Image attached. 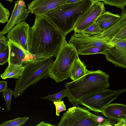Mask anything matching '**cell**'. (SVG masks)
Wrapping results in <instances>:
<instances>
[{"label":"cell","mask_w":126,"mask_h":126,"mask_svg":"<svg viewBox=\"0 0 126 126\" xmlns=\"http://www.w3.org/2000/svg\"><path fill=\"white\" fill-rule=\"evenodd\" d=\"M65 37L43 16L36 15L34 24L29 30L28 51L34 59L53 58L59 50Z\"/></svg>","instance_id":"obj_1"},{"label":"cell","mask_w":126,"mask_h":126,"mask_svg":"<svg viewBox=\"0 0 126 126\" xmlns=\"http://www.w3.org/2000/svg\"><path fill=\"white\" fill-rule=\"evenodd\" d=\"M109 76L101 70L89 71L85 75L72 81L65 82L68 101L73 106L78 105L81 97L94 92L108 88Z\"/></svg>","instance_id":"obj_2"},{"label":"cell","mask_w":126,"mask_h":126,"mask_svg":"<svg viewBox=\"0 0 126 126\" xmlns=\"http://www.w3.org/2000/svg\"><path fill=\"white\" fill-rule=\"evenodd\" d=\"M92 3L88 0H82L75 3H65L42 15L55 25L66 36L72 31L81 15Z\"/></svg>","instance_id":"obj_3"},{"label":"cell","mask_w":126,"mask_h":126,"mask_svg":"<svg viewBox=\"0 0 126 126\" xmlns=\"http://www.w3.org/2000/svg\"><path fill=\"white\" fill-rule=\"evenodd\" d=\"M53 58L32 59L24 63L23 73L16 81L13 94L15 98L21 96L29 86L49 77V71L53 62Z\"/></svg>","instance_id":"obj_4"},{"label":"cell","mask_w":126,"mask_h":126,"mask_svg":"<svg viewBox=\"0 0 126 126\" xmlns=\"http://www.w3.org/2000/svg\"><path fill=\"white\" fill-rule=\"evenodd\" d=\"M56 56V58L50 68L48 75L58 83L69 77L71 67L79 54L74 47L65 39Z\"/></svg>","instance_id":"obj_5"},{"label":"cell","mask_w":126,"mask_h":126,"mask_svg":"<svg viewBox=\"0 0 126 126\" xmlns=\"http://www.w3.org/2000/svg\"><path fill=\"white\" fill-rule=\"evenodd\" d=\"M126 90L125 89L114 90L108 88L97 91L80 98L78 101V104L84 106L89 110L101 113L106 106Z\"/></svg>","instance_id":"obj_6"},{"label":"cell","mask_w":126,"mask_h":126,"mask_svg":"<svg viewBox=\"0 0 126 126\" xmlns=\"http://www.w3.org/2000/svg\"><path fill=\"white\" fill-rule=\"evenodd\" d=\"M86 107L78 105L69 108L61 117L58 126H99L90 117Z\"/></svg>","instance_id":"obj_7"},{"label":"cell","mask_w":126,"mask_h":126,"mask_svg":"<svg viewBox=\"0 0 126 126\" xmlns=\"http://www.w3.org/2000/svg\"><path fill=\"white\" fill-rule=\"evenodd\" d=\"M105 11L103 2H93L79 18L72 31H74V33H81L82 30L95 22L97 17Z\"/></svg>","instance_id":"obj_8"},{"label":"cell","mask_w":126,"mask_h":126,"mask_svg":"<svg viewBox=\"0 0 126 126\" xmlns=\"http://www.w3.org/2000/svg\"><path fill=\"white\" fill-rule=\"evenodd\" d=\"M109 46L102 53L109 62L117 67L126 68V39Z\"/></svg>","instance_id":"obj_9"},{"label":"cell","mask_w":126,"mask_h":126,"mask_svg":"<svg viewBox=\"0 0 126 126\" xmlns=\"http://www.w3.org/2000/svg\"><path fill=\"white\" fill-rule=\"evenodd\" d=\"M68 43L74 47L78 53L92 47L113 44L107 40L81 33L74 34Z\"/></svg>","instance_id":"obj_10"},{"label":"cell","mask_w":126,"mask_h":126,"mask_svg":"<svg viewBox=\"0 0 126 126\" xmlns=\"http://www.w3.org/2000/svg\"><path fill=\"white\" fill-rule=\"evenodd\" d=\"M30 27L29 25L25 21H21L10 29L7 33L6 38L30 54L28 51V44Z\"/></svg>","instance_id":"obj_11"},{"label":"cell","mask_w":126,"mask_h":126,"mask_svg":"<svg viewBox=\"0 0 126 126\" xmlns=\"http://www.w3.org/2000/svg\"><path fill=\"white\" fill-rule=\"evenodd\" d=\"M102 114L105 117L117 122L116 125L126 126V106L120 103H110L103 109Z\"/></svg>","instance_id":"obj_12"},{"label":"cell","mask_w":126,"mask_h":126,"mask_svg":"<svg viewBox=\"0 0 126 126\" xmlns=\"http://www.w3.org/2000/svg\"><path fill=\"white\" fill-rule=\"evenodd\" d=\"M30 12L26 8L24 1L18 0L15 2V7L10 19L1 31L3 34L7 33L10 29L18 23L25 21Z\"/></svg>","instance_id":"obj_13"},{"label":"cell","mask_w":126,"mask_h":126,"mask_svg":"<svg viewBox=\"0 0 126 126\" xmlns=\"http://www.w3.org/2000/svg\"><path fill=\"white\" fill-rule=\"evenodd\" d=\"M67 0H33L27 5L30 13L42 15L66 3Z\"/></svg>","instance_id":"obj_14"},{"label":"cell","mask_w":126,"mask_h":126,"mask_svg":"<svg viewBox=\"0 0 126 126\" xmlns=\"http://www.w3.org/2000/svg\"><path fill=\"white\" fill-rule=\"evenodd\" d=\"M9 41V53L8 63L14 65H22L25 62L34 59L32 55L27 53L20 47L11 41Z\"/></svg>","instance_id":"obj_15"},{"label":"cell","mask_w":126,"mask_h":126,"mask_svg":"<svg viewBox=\"0 0 126 126\" xmlns=\"http://www.w3.org/2000/svg\"><path fill=\"white\" fill-rule=\"evenodd\" d=\"M122 10L120 17L113 24L103 31L101 33L92 35L101 39L111 40L125 26H126V11L124 8Z\"/></svg>","instance_id":"obj_16"},{"label":"cell","mask_w":126,"mask_h":126,"mask_svg":"<svg viewBox=\"0 0 126 126\" xmlns=\"http://www.w3.org/2000/svg\"><path fill=\"white\" fill-rule=\"evenodd\" d=\"M120 17L119 14L105 11L97 17L95 22L103 31L115 23Z\"/></svg>","instance_id":"obj_17"},{"label":"cell","mask_w":126,"mask_h":126,"mask_svg":"<svg viewBox=\"0 0 126 126\" xmlns=\"http://www.w3.org/2000/svg\"><path fill=\"white\" fill-rule=\"evenodd\" d=\"M88 71L79 57L75 59L72 65L69 77L72 80H75L85 75Z\"/></svg>","instance_id":"obj_18"},{"label":"cell","mask_w":126,"mask_h":126,"mask_svg":"<svg viewBox=\"0 0 126 126\" xmlns=\"http://www.w3.org/2000/svg\"><path fill=\"white\" fill-rule=\"evenodd\" d=\"M24 69L23 65H14L8 63V67L0 77L4 79L9 78L17 79L22 75Z\"/></svg>","instance_id":"obj_19"},{"label":"cell","mask_w":126,"mask_h":126,"mask_svg":"<svg viewBox=\"0 0 126 126\" xmlns=\"http://www.w3.org/2000/svg\"><path fill=\"white\" fill-rule=\"evenodd\" d=\"M113 44L103 45L92 47L82 50L78 53L81 55H89L98 53L102 54L109 46L113 45Z\"/></svg>","instance_id":"obj_20"},{"label":"cell","mask_w":126,"mask_h":126,"mask_svg":"<svg viewBox=\"0 0 126 126\" xmlns=\"http://www.w3.org/2000/svg\"><path fill=\"white\" fill-rule=\"evenodd\" d=\"M87 112L91 119L98 124L99 126H113L116 123H113L114 122H112V120L109 119L105 118L102 116L94 114L88 110Z\"/></svg>","instance_id":"obj_21"},{"label":"cell","mask_w":126,"mask_h":126,"mask_svg":"<svg viewBox=\"0 0 126 126\" xmlns=\"http://www.w3.org/2000/svg\"><path fill=\"white\" fill-rule=\"evenodd\" d=\"M103 31L100 27L95 22L82 30L81 33L89 35H93L99 34Z\"/></svg>","instance_id":"obj_22"},{"label":"cell","mask_w":126,"mask_h":126,"mask_svg":"<svg viewBox=\"0 0 126 126\" xmlns=\"http://www.w3.org/2000/svg\"><path fill=\"white\" fill-rule=\"evenodd\" d=\"M28 117H18L2 122L0 126H22L29 119Z\"/></svg>","instance_id":"obj_23"},{"label":"cell","mask_w":126,"mask_h":126,"mask_svg":"<svg viewBox=\"0 0 126 126\" xmlns=\"http://www.w3.org/2000/svg\"><path fill=\"white\" fill-rule=\"evenodd\" d=\"M67 95L66 89H64L56 94H48L47 96L41 98L47 99L53 102H59L62 101L64 97H67Z\"/></svg>","instance_id":"obj_24"},{"label":"cell","mask_w":126,"mask_h":126,"mask_svg":"<svg viewBox=\"0 0 126 126\" xmlns=\"http://www.w3.org/2000/svg\"><path fill=\"white\" fill-rule=\"evenodd\" d=\"M14 92V91L10 89L7 88L2 92V96L6 103V111H8L10 110L12 97Z\"/></svg>","instance_id":"obj_25"},{"label":"cell","mask_w":126,"mask_h":126,"mask_svg":"<svg viewBox=\"0 0 126 126\" xmlns=\"http://www.w3.org/2000/svg\"><path fill=\"white\" fill-rule=\"evenodd\" d=\"M104 4L115 6L121 9L125 8L126 0H101Z\"/></svg>","instance_id":"obj_26"},{"label":"cell","mask_w":126,"mask_h":126,"mask_svg":"<svg viewBox=\"0 0 126 126\" xmlns=\"http://www.w3.org/2000/svg\"><path fill=\"white\" fill-rule=\"evenodd\" d=\"M10 13L9 10L4 7L0 2V21L2 23L8 22Z\"/></svg>","instance_id":"obj_27"},{"label":"cell","mask_w":126,"mask_h":126,"mask_svg":"<svg viewBox=\"0 0 126 126\" xmlns=\"http://www.w3.org/2000/svg\"><path fill=\"white\" fill-rule=\"evenodd\" d=\"M9 53V47L8 46L3 50L0 52V65H3L6 63L8 62Z\"/></svg>","instance_id":"obj_28"},{"label":"cell","mask_w":126,"mask_h":126,"mask_svg":"<svg viewBox=\"0 0 126 126\" xmlns=\"http://www.w3.org/2000/svg\"><path fill=\"white\" fill-rule=\"evenodd\" d=\"M126 39V26L124 27L111 40L110 42L112 44L118 41Z\"/></svg>","instance_id":"obj_29"},{"label":"cell","mask_w":126,"mask_h":126,"mask_svg":"<svg viewBox=\"0 0 126 126\" xmlns=\"http://www.w3.org/2000/svg\"><path fill=\"white\" fill-rule=\"evenodd\" d=\"M53 103L55 106L56 114L57 116H59L60 113L62 111L66 110V107L63 100L59 102H54Z\"/></svg>","instance_id":"obj_30"},{"label":"cell","mask_w":126,"mask_h":126,"mask_svg":"<svg viewBox=\"0 0 126 126\" xmlns=\"http://www.w3.org/2000/svg\"><path fill=\"white\" fill-rule=\"evenodd\" d=\"M7 82L6 81L0 80V92H2L7 89Z\"/></svg>","instance_id":"obj_31"},{"label":"cell","mask_w":126,"mask_h":126,"mask_svg":"<svg viewBox=\"0 0 126 126\" xmlns=\"http://www.w3.org/2000/svg\"><path fill=\"white\" fill-rule=\"evenodd\" d=\"M9 41L7 38L5 37L1 31H0V43L8 46Z\"/></svg>","instance_id":"obj_32"},{"label":"cell","mask_w":126,"mask_h":126,"mask_svg":"<svg viewBox=\"0 0 126 126\" xmlns=\"http://www.w3.org/2000/svg\"><path fill=\"white\" fill-rule=\"evenodd\" d=\"M36 126H54L48 123H46L44 121H42L40 122L38 125H36Z\"/></svg>","instance_id":"obj_33"},{"label":"cell","mask_w":126,"mask_h":126,"mask_svg":"<svg viewBox=\"0 0 126 126\" xmlns=\"http://www.w3.org/2000/svg\"><path fill=\"white\" fill-rule=\"evenodd\" d=\"M8 46L0 43V52L6 48Z\"/></svg>","instance_id":"obj_34"},{"label":"cell","mask_w":126,"mask_h":126,"mask_svg":"<svg viewBox=\"0 0 126 126\" xmlns=\"http://www.w3.org/2000/svg\"><path fill=\"white\" fill-rule=\"evenodd\" d=\"M82 0H67L66 3H70L77 2Z\"/></svg>","instance_id":"obj_35"},{"label":"cell","mask_w":126,"mask_h":126,"mask_svg":"<svg viewBox=\"0 0 126 126\" xmlns=\"http://www.w3.org/2000/svg\"><path fill=\"white\" fill-rule=\"evenodd\" d=\"M89 0L92 2H97L98 1H101V0Z\"/></svg>","instance_id":"obj_36"},{"label":"cell","mask_w":126,"mask_h":126,"mask_svg":"<svg viewBox=\"0 0 126 126\" xmlns=\"http://www.w3.org/2000/svg\"><path fill=\"white\" fill-rule=\"evenodd\" d=\"M6 0L7 1H9L11 2H13V1L14 0Z\"/></svg>","instance_id":"obj_37"},{"label":"cell","mask_w":126,"mask_h":126,"mask_svg":"<svg viewBox=\"0 0 126 126\" xmlns=\"http://www.w3.org/2000/svg\"><path fill=\"white\" fill-rule=\"evenodd\" d=\"M0 23H1V22H0Z\"/></svg>","instance_id":"obj_38"}]
</instances>
